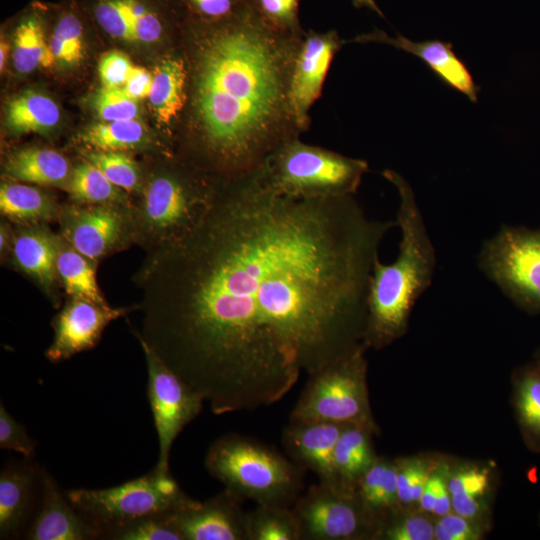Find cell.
Listing matches in <instances>:
<instances>
[{
  "mask_svg": "<svg viewBox=\"0 0 540 540\" xmlns=\"http://www.w3.org/2000/svg\"><path fill=\"white\" fill-rule=\"evenodd\" d=\"M148 96L157 121L170 125L178 119L189 102L190 73L188 61L180 56L162 59L155 67Z\"/></svg>",
  "mask_w": 540,
  "mask_h": 540,
  "instance_id": "20",
  "label": "cell"
},
{
  "mask_svg": "<svg viewBox=\"0 0 540 540\" xmlns=\"http://www.w3.org/2000/svg\"><path fill=\"white\" fill-rule=\"evenodd\" d=\"M398 500V466L388 463L382 481L367 509L373 514L376 510L391 508Z\"/></svg>",
  "mask_w": 540,
  "mask_h": 540,
  "instance_id": "42",
  "label": "cell"
},
{
  "mask_svg": "<svg viewBox=\"0 0 540 540\" xmlns=\"http://www.w3.org/2000/svg\"><path fill=\"white\" fill-rule=\"evenodd\" d=\"M0 448L15 451L30 459L36 451V442L28 435L25 427L17 422L0 404Z\"/></svg>",
  "mask_w": 540,
  "mask_h": 540,
  "instance_id": "37",
  "label": "cell"
},
{
  "mask_svg": "<svg viewBox=\"0 0 540 540\" xmlns=\"http://www.w3.org/2000/svg\"><path fill=\"white\" fill-rule=\"evenodd\" d=\"M58 239L59 235L44 224L20 225L13 233L10 249L13 265L30 277L53 301L59 281L56 264Z\"/></svg>",
  "mask_w": 540,
  "mask_h": 540,
  "instance_id": "19",
  "label": "cell"
},
{
  "mask_svg": "<svg viewBox=\"0 0 540 540\" xmlns=\"http://www.w3.org/2000/svg\"><path fill=\"white\" fill-rule=\"evenodd\" d=\"M489 483L488 473L470 469L455 474L448 482L451 495L479 496L486 491Z\"/></svg>",
  "mask_w": 540,
  "mask_h": 540,
  "instance_id": "41",
  "label": "cell"
},
{
  "mask_svg": "<svg viewBox=\"0 0 540 540\" xmlns=\"http://www.w3.org/2000/svg\"><path fill=\"white\" fill-rule=\"evenodd\" d=\"M479 496L451 495L452 508L467 519L477 515L480 509Z\"/></svg>",
  "mask_w": 540,
  "mask_h": 540,
  "instance_id": "46",
  "label": "cell"
},
{
  "mask_svg": "<svg viewBox=\"0 0 540 540\" xmlns=\"http://www.w3.org/2000/svg\"><path fill=\"white\" fill-rule=\"evenodd\" d=\"M343 43L336 30L305 32L290 74L289 102L301 133L310 126V109L322 94L331 63Z\"/></svg>",
  "mask_w": 540,
  "mask_h": 540,
  "instance_id": "13",
  "label": "cell"
},
{
  "mask_svg": "<svg viewBox=\"0 0 540 540\" xmlns=\"http://www.w3.org/2000/svg\"><path fill=\"white\" fill-rule=\"evenodd\" d=\"M85 160L100 169L116 186L126 192H140L144 178L137 162L122 151L92 150L83 153Z\"/></svg>",
  "mask_w": 540,
  "mask_h": 540,
  "instance_id": "33",
  "label": "cell"
},
{
  "mask_svg": "<svg viewBox=\"0 0 540 540\" xmlns=\"http://www.w3.org/2000/svg\"><path fill=\"white\" fill-rule=\"evenodd\" d=\"M516 408L528 435L540 441V369L526 370L517 385Z\"/></svg>",
  "mask_w": 540,
  "mask_h": 540,
  "instance_id": "34",
  "label": "cell"
},
{
  "mask_svg": "<svg viewBox=\"0 0 540 540\" xmlns=\"http://www.w3.org/2000/svg\"><path fill=\"white\" fill-rule=\"evenodd\" d=\"M243 502L224 489L204 502L190 498L173 518L184 540H248Z\"/></svg>",
  "mask_w": 540,
  "mask_h": 540,
  "instance_id": "15",
  "label": "cell"
},
{
  "mask_svg": "<svg viewBox=\"0 0 540 540\" xmlns=\"http://www.w3.org/2000/svg\"><path fill=\"white\" fill-rule=\"evenodd\" d=\"M220 183L203 169L154 174L133 206L134 242L150 252L191 234L213 207Z\"/></svg>",
  "mask_w": 540,
  "mask_h": 540,
  "instance_id": "4",
  "label": "cell"
},
{
  "mask_svg": "<svg viewBox=\"0 0 540 540\" xmlns=\"http://www.w3.org/2000/svg\"><path fill=\"white\" fill-rule=\"evenodd\" d=\"M382 175L399 195L397 226L401 241L397 258L374 261L368 282L367 316L363 344L382 347L406 330L418 298L431 286L436 253L411 185L397 172Z\"/></svg>",
  "mask_w": 540,
  "mask_h": 540,
  "instance_id": "3",
  "label": "cell"
},
{
  "mask_svg": "<svg viewBox=\"0 0 540 540\" xmlns=\"http://www.w3.org/2000/svg\"><path fill=\"white\" fill-rule=\"evenodd\" d=\"M133 65L129 57L113 50L105 53L99 61L98 72L103 87L122 88Z\"/></svg>",
  "mask_w": 540,
  "mask_h": 540,
  "instance_id": "39",
  "label": "cell"
},
{
  "mask_svg": "<svg viewBox=\"0 0 540 540\" xmlns=\"http://www.w3.org/2000/svg\"><path fill=\"white\" fill-rule=\"evenodd\" d=\"M248 540H301L297 518L290 507L257 505L247 512Z\"/></svg>",
  "mask_w": 540,
  "mask_h": 540,
  "instance_id": "30",
  "label": "cell"
},
{
  "mask_svg": "<svg viewBox=\"0 0 540 540\" xmlns=\"http://www.w3.org/2000/svg\"><path fill=\"white\" fill-rule=\"evenodd\" d=\"M354 7L356 8H368L373 12H376L379 16L384 17L382 11L377 6L375 0H352Z\"/></svg>",
  "mask_w": 540,
  "mask_h": 540,
  "instance_id": "50",
  "label": "cell"
},
{
  "mask_svg": "<svg viewBox=\"0 0 540 540\" xmlns=\"http://www.w3.org/2000/svg\"><path fill=\"white\" fill-rule=\"evenodd\" d=\"M345 42L387 44L413 54L420 58L441 82L464 94L473 102L478 99L480 88L466 64L453 51L451 43L441 40L416 42L399 33L391 37L379 29L358 35Z\"/></svg>",
  "mask_w": 540,
  "mask_h": 540,
  "instance_id": "16",
  "label": "cell"
},
{
  "mask_svg": "<svg viewBox=\"0 0 540 540\" xmlns=\"http://www.w3.org/2000/svg\"><path fill=\"white\" fill-rule=\"evenodd\" d=\"M13 241V233L7 223H1L0 227V251L1 254H5L7 250L11 249Z\"/></svg>",
  "mask_w": 540,
  "mask_h": 540,
  "instance_id": "49",
  "label": "cell"
},
{
  "mask_svg": "<svg viewBox=\"0 0 540 540\" xmlns=\"http://www.w3.org/2000/svg\"><path fill=\"white\" fill-rule=\"evenodd\" d=\"M302 37L273 29L252 0L226 20L193 22L189 107L202 169L220 180L247 175L300 137L289 82Z\"/></svg>",
  "mask_w": 540,
  "mask_h": 540,
  "instance_id": "2",
  "label": "cell"
},
{
  "mask_svg": "<svg viewBox=\"0 0 540 540\" xmlns=\"http://www.w3.org/2000/svg\"><path fill=\"white\" fill-rule=\"evenodd\" d=\"M72 505L104 531L127 521L170 512L184 505L186 495L171 473L155 468L147 474L105 489H73L66 493Z\"/></svg>",
  "mask_w": 540,
  "mask_h": 540,
  "instance_id": "8",
  "label": "cell"
},
{
  "mask_svg": "<svg viewBox=\"0 0 540 540\" xmlns=\"http://www.w3.org/2000/svg\"><path fill=\"white\" fill-rule=\"evenodd\" d=\"M301 540H349L371 528V512L354 490L319 482L301 494L291 507Z\"/></svg>",
  "mask_w": 540,
  "mask_h": 540,
  "instance_id": "11",
  "label": "cell"
},
{
  "mask_svg": "<svg viewBox=\"0 0 540 540\" xmlns=\"http://www.w3.org/2000/svg\"><path fill=\"white\" fill-rule=\"evenodd\" d=\"M84 23L73 7L62 9L57 17L50 40L55 61L67 66L77 65L83 58Z\"/></svg>",
  "mask_w": 540,
  "mask_h": 540,
  "instance_id": "31",
  "label": "cell"
},
{
  "mask_svg": "<svg viewBox=\"0 0 540 540\" xmlns=\"http://www.w3.org/2000/svg\"><path fill=\"white\" fill-rule=\"evenodd\" d=\"M36 466L29 462L8 464L0 473V537L16 536L32 506Z\"/></svg>",
  "mask_w": 540,
  "mask_h": 540,
  "instance_id": "21",
  "label": "cell"
},
{
  "mask_svg": "<svg viewBox=\"0 0 540 540\" xmlns=\"http://www.w3.org/2000/svg\"><path fill=\"white\" fill-rule=\"evenodd\" d=\"M204 466L224 489L257 505L291 508L304 488V467L253 438L235 433L211 444Z\"/></svg>",
  "mask_w": 540,
  "mask_h": 540,
  "instance_id": "5",
  "label": "cell"
},
{
  "mask_svg": "<svg viewBox=\"0 0 540 540\" xmlns=\"http://www.w3.org/2000/svg\"><path fill=\"white\" fill-rule=\"evenodd\" d=\"M60 118L56 102L33 90L13 97L6 106V125L15 134L47 133L57 126Z\"/></svg>",
  "mask_w": 540,
  "mask_h": 540,
  "instance_id": "25",
  "label": "cell"
},
{
  "mask_svg": "<svg viewBox=\"0 0 540 540\" xmlns=\"http://www.w3.org/2000/svg\"><path fill=\"white\" fill-rule=\"evenodd\" d=\"M147 363V398L159 442L155 469L169 473V456L184 427L202 410L203 397L173 372L144 342L139 341Z\"/></svg>",
  "mask_w": 540,
  "mask_h": 540,
  "instance_id": "10",
  "label": "cell"
},
{
  "mask_svg": "<svg viewBox=\"0 0 540 540\" xmlns=\"http://www.w3.org/2000/svg\"><path fill=\"white\" fill-rule=\"evenodd\" d=\"M72 170L63 154L46 148L17 150L4 164V172L11 179L64 188L68 186Z\"/></svg>",
  "mask_w": 540,
  "mask_h": 540,
  "instance_id": "22",
  "label": "cell"
},
{
  "mask_svg": "<svg viewBox=\"0 0 540 540\" xmlns=\"http://www.w3.org/2000/svg\"><path fill=\"white\" fill-rule=\"evenodd\" d=\"M57 220L61 237L94 262L134 242L133 205L74 203Z\"/></svg>",
  "mask_w": 540,
  "mask_h": 540,
  "instance_id": "12",
  "label": "cell"
},
{
  "mask_svg": "<svg viewBox=\"0 0 540 540\" xmlns=\"http://www.w3.org/2000/svg\"><path fill=\"white\" fill-rule=\"evenodd\" d=\"M367 170L365 160L306 144L300 137L282 143L257 169L273 192L294 199L353 196Z\"/></svg>",
  "mask_w": 540,
  "mask_h": 540,
  "instance_id": "6",
  "label": "cell"
},
{
  "mask_svg": "<svg viewBox=\"0 0 540 540\" xmlns=\"http://www.w3.org/2000/svg\"><path fill=\"white\" fill-rule=\"evenodd\" d=\"M44 36L42 11L34 7L20 18L13 33V64L18 73L28 74L55 61Z\"/></svg>",
  "mask_w": 540,
  "mask_h": 540,
  "instance_id": "26",
  "label": "cell"
},
{
  "mask_svg": "<svg viewBox=\"0 0 540 540\" xmlns=\"http://www.w3.org/2000/svg\"><path fill=\"white\" fill-rule=\"evenodd\" d=\"M8 52H9V47H8L7 42L1 40V43H0V70L1 72L5 68Z\"/></svg>",
  "mask_w": 540,
  "mask_h": 540,
  "instance_id": "51",
  "label": "cell"
},
{
  "mask_svg": "<svg viewBox=\"0 0 540 540\" xmlns=\"http://www.w3.org/2000/svg\"><path fill=\"white\" fill-rule=\"evenodd\" d=\"M361 344L309 375L290 413V421H323L372 427Z\"/></svg>",
  "mask_w": 540,
  "mask_h": 540,
  "instance_id": "7",
  "label": "cell"
},
{
  "mask_svg": "<svg viewBox=\"0 0 540 540\" xmlns=\"http://www.w3.org/2000/svg\"><path fill=\"white\" fill-rule=\"evenodd\" d=\"M369 429L352 424L344 426L334 449V472L338 487L354 490L360 476L376 460Z\"/></svg>",
  "mask_w": 540,
  "mask_h": 540,
  "instance_id": "24",
  "label": "cell"
},
{
  "mask_svg": "<svg viewBox=\"0 0 540 540\" xmlns=\"http://www.w3.org/2000/svg\"><path fill=\"white\" fill-rule=\"evenodd\" d=\"M193 21L215 23L233 16L246 0H179Z\"/></svg>",
  "mask_w": 540,
  "mask_h": 540,
  "instance_id": "38",
  "label": "cell"
},
{
  "mask_svg": "<svg viewBox=\"0 0 540 540\" xmlns=\"http://www.w3.org/2000/svg\"><path fill=\"white\" fill-rule=\"evenodd\" d=\"M66 189L74 203L132 205L126 191L87 160L73 168Z\"/></svg>",
  "mask_w": 540,
  "mask_h": 540,
  "instance_id": "28",
  "label": "cell"
},
{
  "mask_svg": "<svg viewBox=\"0 0 540 540\" xmlns=\"http://www.w3.org/2000/svg\"><path fill=\"white\" fill-rule=\"evenodd\" d=\"M1 214L19 225L45 224L58 218L55 200L44 191L19 183L5 182L0 187Z\"/></svg>",
  "mask_w": 540,
  "mask_h": 540,
  "instance_id": "23",
  "label": "cell"
},
{
  "mask_svg": "<svg viewBox=\"0 0 540 540\" xmlns=\"http://www.w3.org/2000/svg\"><path fill=\"white\" fill-rule=\"evenodd\" d=\"M102 539L113 540H184L173 511L145 515L106 529Z\"/></svg>",
  "mask_w": 540,
  "mask_h": 540,
  "instance_id": "32",
  "label": "cell"
},
{
  "mask_svg": "<svg viewBox=\"0 0 540 540\" xmlns=\"http://www.w3.org/2000/svg\"><path fill=\"white\" fill-rule=\"evenodd\" d=\"M81 141L94 150L127 151L142 149L151 139L139 119L97 123L82 133Z\"/></svg>",
  "mask_w": 540,
  "mask_h": 540,
  "instance_id": "29",
  "label": "cell"
},
{
  "mask_svg": "<svg viewBox=\"0 0 540 540\" xmlns=\"http://www.w3.org/2000/svg\"><path fill=\"white\" fill-rule=\"evenodd\" d=\"M439 522L448 531L451 540H475L480 537L479 532L469 523L468 519L457 513L441 516Z\"/></svg>",
  "mask_w": 540,
  "mask_h": 540,
  "instance_id": "44",
  "label": "cell"
},
{
  "mask_svg": "<svg viewBox=\"0 0 540 540\" xmlns=\"http://www.w3.org/2000/svg\"><path fill=\"white\" fill-rule=\"evenodd\" d=\"M261 17L273 29L292 36H303L299 20L300 0H252Z\"/></svg>",
  "mask_w": 540,
  "mask_h": 540,
  "instance_id": "35",
  "label": "cell"
},
{
  "mask_svg": "<svg viewBox=\"0 0 540 540\" xmlns=\"http://www.w3.org/2000/svg\"><path fill=\"white\" fill-rule=\"evenodd\" d=\"M345 425L323 421H290L282 444L295 463L312 471L319 482L335 485L334 449Z\"/></svg>",
  "mask_w": 540,
  "mask_h": 540,
  "instance_id": "18",
  "label": "cell"
},
{
  "mask_svg": "<svg viewBox=\"0 0 540 540\" xmlns=\"http://www.w3.org/2000/svg\"><path fill=\"white\" fill-rule=\"evenodd\" d=\"M42 490L40 510L26 533L30 540H89L102 538V530L63 495L57 482L39 470Z\"/></svg>",
  "mask_w": 540,
  "mask_h": 540,
  "instance_id": "17",
  "label": "cell"
},
{
  "mask_svg": "<svg viewBox=\"0 0 540 540\" xmlns=\"http://www.w3.org/2000/svg\"><path fill=\"white\" fill-rule=\"evenodd\" d=\"M152 81L153 75L150 72L133 66L122 88L132 99L138 101L149 96Z\"/></svg>",
  "mask_w": 540,
  "mask_h": 540,
  "instance_id": "43",
  "label": "cell"
},
{
  "mask_svg": "<svg viewBox=\"0 0 540 540\" xmlns=\"http://www.w3.org/2000/svg\"><path fill=\"white\" fill-rule=\"evenodd\" d=\"M444 478L435 474L429 476L424 491L419 499L420 506L425 511H432L441 481Z\"/></svg>",
  "mask_w": 540,
  "mask_h": 540,
  "instance_id": "47",
  "label": "cell"
},
{
  "mask_svg": "<svg viewBox=\"0 0 540 540\" xmlns=\"http://www.w3.org/2000/svg\"><path fill=\"white\" fill-rule=\"evenodd\" d=\"M418 462H408L398 466V500L402 503H412L411 491L418 468Z\"/></svg>",
  "mask_w": 540,
  "mask_h": 540,
  "instance_id": "45",
  "label": "cell"
},
{
  "mask_svg": "<svg viewBox=\"0 0 540 540\" xmlns=\"http://www.w3.org/2000/svg\"><path fill=\"white\" fill-rule=\"evenodd\" d=\"M451 508V493L449 491L448 484H446L445 480L443 479L440 483L432 512L441 517L448 514Z\"/></svg>",
  "mask_w": 540,
  "mask_h": 540,
  "instance_id": "48",
  "label": "cell"
},
{
  "mask_svg": "<svg viewBox=\"0 0 540 540\" xmlns=\"http://www.w3.org/2000/svg\"><path fill=\"white\" fill-rule=\"evenodd\" d=\"M130 310L87 299L70 298L52 321L54 337L45 352L46 358L58 363L92 349L99 342L106 326Z\"/></svg>",
  "mask_w": 540,
  "mask_h": 540,
  "instance_id": "14",
  "label": "cell"
},
{
  "mask_svg": "<svg viewBox=\"0 0 540 540\" xmlns=\"http://www.w3.org/2000/svg\"><path fill=\"white\" fill-rule=\"evenodd\" d=\"M389 540H431L434 526L422 516H408L387 526L379 533Z\"/></svg>",
  "mask_w": 540,
  "mask_h": 540,
  "instance_id": "40",
  "label": "cell"
},
{
  "mask_svg": "<svg viewBox=\"0 0 540 540\" xmlns=\"http://www.w3.org/2000/svg\"><path fill=\"white\" fill-rule=\"evenodd\" d=\"M94 108L104 122L138 119L139 107L123 88L102 87L94 99Z\"/></svg>",
  "mask_w": 540,
  "mask_h": 540,
  "instance_id": "36",
  "label": "cell"
},
{
  "mask_svg": "<svg viewBox=\"0 0 540 540\" xmlns=\"http://www.w3.org/2000/svg\"><path fill=\"white\" fill-rule=\"evenodd\" d=\"M478 267L517 306L540 312V229L502 225L482 244Z\"/></svg>",
  "mask_w": 540,
  "mask_h": 540,
  "instance_id": "9",
  "label": "cell"
},
{
  "mask_svg": "<svg viewBox=\"0 0 540 540\" xmlns=\"http://www.w3.org/2000/svg\"><path fill=\"white\" fill-rule=\"evenodd\" d=\"M395 226L353 196L278 195L257 170L221 180L200 226L134 275V335L214 414L272 405L361 345L372 266Z\"/></svg>",
  "mask_w": 540,
  "mask_h": 540,
  "instance_id": "1",
  "label": "cell"
},
{
  "mask_svg": "<svg viewBox=\"0 0 540 540\" xmlns=\"http://www.w3.org/2000/svg\"><path fill=\"white\" fill-rule=\"evenodd\" d=\"M96 263L74 249L59 235L57 273L59 282L70 298L108 304L96 282Z\"/></svg>",
  "mask_w": 540,
  "mask_h": 540,
  "instance_id": "27",
  "label": "cell"
}]
</instances>
